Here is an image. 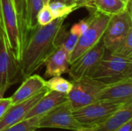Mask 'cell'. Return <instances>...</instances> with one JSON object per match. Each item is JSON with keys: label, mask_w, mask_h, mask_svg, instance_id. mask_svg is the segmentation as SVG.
<instances>
[{"label": "cell", "mask_w": 132, "mask_h": 131, "mask_svg": "<svg viewBox=\"0 0 132 131\" xmlns=\"http://www.w3.org/2000/svg\"><path fill=\"white\" fill-rule=\"evenodd\" d=\"M32 131H37L36 130H32Z\"/></svg>", "instance_id": "34"}, {"label": "cell", "mask_w": 132, "mask_h": 131, "mask_svg": "<svg viewBox=\"0 0 132 131\" xmlns=\"http://www.w3.org/2000/svg\"><path fill=\"white\" fill-rule=\"evenodd\" d=\"M125 4H127V5H129L130 3H131V0H122Z\"/></svg>", "instance_id": "31"}, {"label": "cell", "mask_w": 132, "mask_h": 131, "mask_svg": "<svg viewBox=\"0 0 132 131\" xmlns=\"http://www.w3.org/2000/svg\"><path fill=\"white\" fill-rule=\"evenodd\" d=\"M19 82L17 63L10 50L0 16V88Z\"/></svg>", "instance_id": "10"}, {"label": "cell", "mask_w": 132, "mask_h": 131, "mask_svg": "<svg viewBox=\"0 0 132 131\" xmlns=\"http://www.w3.org/2000/svg\"><path fill=\"white\" fill-rule=\"evenodd\" d=\"M66 18H58L50 24L38 25L28 39H24L20 59L17 63L18 79L23 80L45 65L60 46V35Z\"/></svg>", "instance_id": "1"}, {"label": "cell", "mask_w": 132, "mask_h": 131, "mask_svg": "<svg viewBox=\"0 0 132 131\" xmlns=\"http://www.w3.org/2000/svg\"><path fill=\"white\" fill-rule=\"evenodd\" d=\"M111 18V16L97 11H94L91 14L88 18L89 23L87 29L80 36L74 49L70 56V64L73 63L101 41Z\"/></svg>", "instance_id": "4"}, {"label": "cell", "mask_w": 132, "mask_h": 131, "mask_svg": "<svg viewBox=\"0 0 132 131\" xmlns=\"http://www.w3.org/2000/svg\"><path fill=\"white\" fill-rule=\"evenodd\" d=\"M79 38L80 36L70 31H66V26H64L60 35V46H63L68 54L70 56L79 40Z\"/></svg>", "instance_id": "22"}, {"label": "cell", "mask_w": 132, "mask_h": 131, "mask_svg": "<svg viewBox=\"0 0 132 131\" xmlns=\"http://www.w3.org/2000/svg\"><path fill=\"white\" fill-rule=\"evenodd\" d=\"M0 12L7 41L16 63L20 59L25 37L12 0H0Z\"/></svg>", "instance_id": "3"}, {"label": "cell", "mask_w": 132, "mask_h": 131, "mask_svg": "<svg viewBox=\"0 0 132 131\" xmlns=\"http://www.w3.org/2000/svg\"><path fill=\"white\" fill-rule=\"evenodd\" d=\"M89 77L105 85L132 78V59L115 56L106 50Z\"/></svg>", "instance_id": "2"}, {"label": "cell", "mask_w": 132, "mask_h": 131, "mask_svg": "<svg viewBox=\"0 0 132 131\" xmlns=\"http://www.w3.org/2000/svg\"><path fill=\"white\" fill-rule=\"evenodd\" d=\"M72 89L67 94V100L73 110L97 101L101 91L106 86L90 77L72 80Z\"/></svg>", "instance_id": "6"}, {"label": "cell", "mask_w": 132, "mask_h": 131, "mask_svg": "<svg viewBox=\"0 0 132 131\" xmlns=\"http://www.w3.org/2000/svg\"><path fill=\"white\" fill-rule=\"evenodd\" d=\"M97 100L121 104L132 101V78L106 85L101 91Z\"/></svg>", "instance_id": "12"}, {"label": "cell", "mask_w": 132, "mask_h": 131, "mask_svg": "<svg viewBox=\"0 0 132 131\" xmlns=\"http://www.w3.org/2000/svg\"><path fill=\"white\" fill-rule=\"evenodd\" d=\"M87 2H88V3H89V4L93 7V5H92V1H93V0H87ZM93 8H94V7H93Z\"/></svg>", "instance_id": "33"}, {"label": "cell", "mask_w": 132, "mask_h": 131, "mask_svg": "<svg viewBox=\"0 0 132 131\" xmlns=\"http://www.w3.org/2000/svg\"><path fill=\"white\" fill-rule=\"evenodd\" d=\"M88 23H89L88 19H82V20L79 21L78 22L73 24L72 25V27L70 28V31L80 36L85 32V30L87 29Z\"/></svg>", "instance_id": "25"}, {"label": "cell", "mask_w": 132, "mask_h": 131, "mask_svg": "<svg viewBox=\"0 0 132 131\" xmlns=\"http://www.w3.org/2000/svg\"><path fill=\"white\" fill-rule=\"evenodd\" d=\"M39 128H60L77 131L82 127L74 117L67 100L43 114L39 120Z\"/></svg>", "instance_id": "8"}, {"label": "cell", "mask_w": 132, "mask_h": 131, "mask_svg": "<svg viewBox=\"0 0 132 131\" xmlns=\"http://www.w3.org/2000/svg\"><path fill=\"white\" fill-rule=\"evenodd\" d=\"M131 119H132V101H129L105 121L94 127L81 128L77 131H115Z\"/></svg>", "instance_id": "13"}, {"label": "cell", "mask_w": 132, "mask_h": 131, "mask_svg": "<svg viewBox=\"0 0 132 131\" xmlns=\"http://www.w3.org/2000/svg\"><path fill=\"white\" fill-rule=\"evenodd\" d=\"M50 2H60L67 5H78L80 8H93L87 0H50Z\"/></svg>", "instance_id": "27"}, {"label": "cell", "mask_w": 132, "mask_h": 131, "mask_svg": "<svg viewBox=\"0 0 132 131\" xmlns=\"http://www.w3.org/2000/svg\"><path fill=\"white\" fill-rule=\"evenodd\" d=\"M45 76L50 78L68 73L70 68V55L63 46L59 48L49 57L46 63Z\"/></svg>", "instance_id": "16"}, {"label": "cell", "mask_w": 132, "mask_h": 131, "mask_svg": "<svg viewBox=\"0 0 132 131\" xmlns=\"http://www.w3.org/2000/svg\"><path fill=\"white\" fill-rule=\"evenodd\" d=\"M111 53L125 59H132V30L129 32L125 40L111 52Z\"/></svg>", "instance_id": "23"}, {"label": "cell", "mask_w": 132, "mask_h": 131, "mask_svg": "<svg viewBox=\"0 0 132 131\" xmlns=\"http://www.w3.org/2000/svg\"><path fill=\"white\" fill-rule=\"evenodd\" d=\"M42 116L22 120L17 124L4 128L0 131H32L39 128V123Z\"/></svg>", "instance_id": "21"}, {"label": "cell", "mask_w": 132, "mask_h": 131, "mask_svg": "<svg viewBox=\"0 0 132 131\" xmlns=\"http://www.w3.org/2000/svg\"><path fill=\"white\" fill-rule=\"evenodd\" d=\"M14 7L15 8L17 15L19 19H20L21 22L23 23V19H24V5H25V0H12Z\"/></svg>", "instance_id": "26"}, {"label": "cell", "mask_w": 132, "mask_h": 131, "mask_svg": "<svg viewBox=\"0 0 132 131\" xmlns=\"http://www.w3.org/2000/svg\"><path fill=\"white\" fill-rule=\"evenodd\" d=\"M50 0H43L44 5H48V4L50 3Z\"/></svg>", "instance_id": "32"}, {"label": "cell", "mask_w": 132, "mask_h": 131, "mask_svg": "<svg viewBox=\"0 0 132 131\" xmlns=\"http://www.w3.org/2000/svg\"><path fill=\"white\" fill-rule=\"evenodd\" d=\"M67 95L56 91L49 90L26 114L25 119L43 116L50 110L67 101Z\"/></svg>", "instance_id": "15"}, {"label": "cell", "mask_w": 132, "mask_h": 131, "mask_svg": "<svg viewBox=\"0 0 132 131\" xmlns=\"http://www.w3.org/2000/svg\"><path fill=\"white\" fill-rule=\"evenodd\" d=\"M131 30V4H129L125 12L111 18L101 39L105 49L111 53L113 52L125 40Z\"/></svg>", "instance_id": "7"}, {"label": "cell", "mask_w": 132, "mask_h": 131, "mask_svg": "<svg viewBox=\"0 0 132 131\" xmlns=\"http://www.w3.org/2000/svg\"><path fill=\"white\" fill-rule=\"evenodd\" d=\"M9 87V86H2V87L0 88V101H1V100L3 98L4 94H5V91L8 90Z\"/></svg>", "instance_id": "30"}, {"label": "cell", "mask_w": 132, "mask_h": 131, "mask_svg": "<svg viewBox=\"0 0 132 131\" xmlns=\"http://www.w3.org/2000/svg\"><path fill=\"white\" fill-rule=\"evenodd\" d=\"M72 82L61 77V76L50 77L48 81H46V86L50 90L56 91L67 95L72 89Z\"/></svg>", "instance_id": "19"}, {"label": "cell", "mask_w": 132, "mask_h": 131, "mask_svg": "<svg viewBox=\"0 0 132 131\" xmlns=\"http://www.w3.org/2000/svg\"><path fill=\"white\" fill-rule=\"evenodd\" d=\"M47 87L32 96V97L15 104H12L5 114L0 118V130L12 126L22 120L27 112L49 91Z\"/></svg>", "instance_id": "11"}, {"label": "cell", "mask_w": 132, "mask_h": 131, "mask_svg": "<svg viewBox=\"0 0 132 131\" xmlns=\"http://www.w3.org/2000/svg\"><path fill=\"white\" fill-rule=\"evenodd\" d=\"M56 19L53 16L52 11L50 10L48 5H44L43 7L37 14V23L40 26H44Z\"/></svg>", "instance_id": "24"}, {"label": "cell", "mask_w": 132, "mask_h": 131, "mask_svg": "<svg viewBox=\"0 0 132 131\" xmlns=\"http://www.w3.org/2000/svg\"><path fill=\"white\" fill-rule=\"evenodd\" d=\"M92 5L94 11L111 17L125 12L128 7L122 0H93Z\"/></svg>", "instance_id": "18"}, {"label": "cell", "mask_w": 132, "mask_h": 131, "mask_svg": "<svg viewBox=\"0 0 132 131\" xmlns=\"http://www.w3.org/2000/svg\"><path fill=\"white\" fill-rule=\"evenodd\" d=\"M124 104L97 100L84 107L73 110V113L82 128H87L105 121Z\"/></svg>", "instance_id": "5"}, {"label": "cell", "mask_w": 132, "mask_h": 131, "mask_svg": "<svg viewBox=\"0 0 132 131\" xmlns=\"http://www.w3.org/2000/svg\"><path fill=\"white\" fill-rule=\"evenodd\" d=\"M0 16H1V12H0Z\"/></svg>", "instance_id": "35"}, {"label": "cell", "mask_w": 132, "mask_h": 131, "mask_svg": "<svg viewBox=\"0 0 132 131\" xmlns=\"http://www.w3.org/2000/svg\"><path fill=\"white\" fill-rule=\"evenodd\" d=\"M45 87H46V80L39 75L32 74L23 80L21 86L10 97L12 104L21 103L32 97Z\"/></svg>", "instance_id": "14"}, {"label": "cell", "mask_w": 132, "mask_h": 131, "mask_svg": "<svg viewBox=\"0 0 132 131\" xmlns=\"http://www.w3.org/2000/svg\"><path fill=\"white\" fill-rule=\"evenodd\" d=\"M55 19L66 18L70 13L80 8L78 5H67L60 2H50L48 4Z\"/></svg>", "instance_id": "20"}, {"label": "cell", "mask_w": 132, "mask_h": 131, "mask_svg": "<svg viewBox=\"0 0 132 131\" xmlns=\"http://www.w3.org/2000/svg\"><path fill=\"white\" fill-rule=\"evenodd\" d=\"M115 131H132V119L123 124Z\"/></svg>", "instance_id": "29"}, {"label": "cell", "mask_w": 132, "mask_h": 131, "mask_svg": "<svg viewBox=\"0 0 132 131\" xmlns=\"http://www.w3.org/2000/svg\"><path fill=\"white\" fill-rule=\"evenodd\" d=\"M12 105L11 99L10 97L8 98H2L0 101V118L5 114V113L7 111V110Z\"/></svg>", "instance_id": "28"}, {"label": "cell", "mask_w": 132, "mask_h": 131, "mask_svg": "<svg viewBox=\"0 0 132 131\" xmlns=\"http://www.w3.org/2000/svg\"><path fill=\"white\" fill-rule=\"evenodd\" d=\"M43 5V0H25L23 23L26 31L31 32L39 25L37 14Z\"/></svg>", "instance_id": "17"}, {"label": "cell", "mask_w": 132, "mask_h": 131, "mask_svg": "<svg viewBox=\"0 0 132 131\" xmlns=\"http://www.w3.org/2000/svg\"><path fill=\"white\" fill-rule=\"evenodd\" d=\"M105 51V47L101 40L94 47L71 63L68 74L72 80H78L84 77H89L97 68Z\"/></svg>", "instance_id": "9"}]
</instances>
